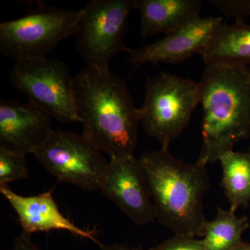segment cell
<instances>
[{
	"label": "cell",
	"mask_w": 250,
	"mask_h": 250,
	"mask_svg": "<svg viewBox=\"0 0 250 250\" xmlns=\"http://www.w3.org/2000/svg\"><path fill=\"white\" fill-rule=\"evenodd\" d=\"M206 64L250 65V25L223 24L200 52Z\"/></svg>",
	"instance_id": "obj_14"
},
{
	"label": "cell",
	"mask_w": 250,
	"mask_h": 250,
	"mask_svg": "<svg viewBox=\"0 0 250 250\" xmlns=\"http://www.w3.org/2000/svg\"><path fill=\"white\" fill-rule=\"evenodd\" d=\"M223 169L221 186L230 209L250 204V153L230 150L219 159Z\"/></svg>",
	"instance_id": "obj_15"
},
{
	"label": "cell",
	"mask_w": 250,
	"mask_h": 250,
	"mask_svg": "<svg viewBox=\"0 0 250 250\" xmlns=\"http://www.w3.org/2000/svg\"><path fill=\"white\" fill-rule=\"evenodd\" d=\"M150 250H206L202 240L175 236L153 247Z\"/></svg>",
	"instance_id": "obj_19"
},
{
	"label": "cell",
	"mask_w": 250,
	"mask_h": 250,
	"mask_svg": "<svg viewBox=\"0 0 250 250\" xmlns=\"http://www.w3.org/2000/svg\"><path fill=\"white\" fill-rule=\"evenodd\" d=\"M100 250H144L141 246L129 248L126 245L113 243V244L103 245Z\"/></svg>",
	"instance_id": "obj_21"
},
{
	"label": "cell",
	"mask_w": 250,
	"mask_h": 250,
	"mask_svg": "<svg viewBox=\"0 0 250 250\" xmlns=\"http://www.w3.org/2000/svg\"><path fill=\"white\" fill-rule=\"evenodd\" d=\"M11 250H41L31 239V235L22 231L14 238Z\"/></svg>",
	"instance_id": "obj_20"
},
{
	"label": "cell",
	"mask_w": 250,
	"mask_h": 250,
	"mask_svg": "<svg viewBox=\"0 0 250 250\" xmlns=\"http://www.w3.org/2000/svg\"><path fill=\"white\" fill-rule=\"evenodd\" d=\"M52 131L50 116L35 105L0 100V147L33 154Z\"/></svg>",
	"instance_id": "obj_11"
},
{
	"label": "cell",
	"mask_w": 250,
	"mask_h": 250,
	"mask_svg": "<svg viewBox=\"0 0 250 250\" xmlns=\"http://www.w3.org/2000/svg\"><path fill=\"white\" fill-rule=\"evenodd\" d=\"M249 152L250 153V149Z\"/></svg>",
	"instance_id": "obj_23"
},
{
	"label": "cell",
	"mask_w": 250,
	"mask_h": 250,
	"mask_svg": "<svg viewBox=\"0 0 250 250\" xmlns=\"http://www.w3.org/2000/svg\"><path fill=\"white\" fill-rule=\"evenodd\" d=\"M35 4L23 17L0 24V52L15 62L46 57L61 41L75 35L82 9Z\"/></svg>",
	"instance_id": "obj_5"
},
{
	"label": "cell",
	"mask_w": 250,
	"mask_h": 250,
	"mask_svg": "<svg viewBox=\"0 0 250 250\" xmlns=\"http://www.w3.org/2000/svg\"><path fill=\"white\" fill-rule=\"evenodd\" d=\"M10 83L29 103L61 123H77L73 77L64 62L47 57L16 62Z\"/></svg>",
	"instance_id": "obj_7"
},
{
	"label": "cell",
	"mask_w": 250,
	"mask_h": 250,
	"mask_svg": "<svg viewBox=\"0 0 250 250\" xmlns=\"http://www.w3.org/2000/svg\"><path fill=\"white\" fill-rule=\"evenodd\" d=\"M233 250H250V243H242Z\"/></svg>",
	"instance_id": "obj_22"
},
{
	"label": "cell",
	"mask_w": 250,
	"mask_h": 250,
	"mask_svg": "<svg viewBox=\"0 0 250 250\" xmlns=\"http://www.w3.org/2000/svg\"><path fill=\"white\" fill-rule=\"evenodd\" d=\"M201 7L200 0H134L143 38L173 32L200 17Z\"/></svg>",
	"instance_id": "obj_13"
},
{
	"label": "cell",
	"mask_w": 250,
	"mask_h": 250,
	"mask_svg": "<svg viewBox=\"0 0 250 250\" xmlns=\"http://www.w3.org/2000/svg\"><path fill=\"white\" fill-rule=\"evenodd\" d=\"M29 177L26 154L0 147V186Z\"/></svg>",
	"instance_id": "obj_17"
},
{
	"label": "cell",
	"mask_w": 250,
	"mask_h": 250,
	"mask_svg": "<svg viewBox=\"0 0 250 250\" xmlns=\"http://www.w3.org/2000/svg\"><path fill=\"white\" fill-rule=\"evenodd\" d=\"M36 160L59 182L83 190H100L108 162L82 134L53 130L33 153Z\"/></svg>",
	"instance_id": "obj_8"
},
{
	"label": "cell",
	"mask_w": 250,
	"mask_h": 250,
	"mask_svg": "<svg viewBox=\"0 0 250 250\" xmlns=\"http://www.w3.org/2000/svg\"><path fill=\"white\" fill-rule=\"evenodd\" d=\"M100 190L136 225L156 221L147 181L134 155L111 158Z\"/></svg>",
	"instance_id": "obj_9"
},
{
	"label": "cell",
	"mask_w": 250,
	"mask_h": 250,
	"mask_svg": "<svg viewBox=\"0 0 250 250\" xmlns=\"http://www.w3.org/2000/svg\"><path fill=\"white\" fill-rule=\"evenodd\" d=\"M200 102V83L161 72L147 80L140 125L150 137L169 147L187 127Z\"/></svg>",
	"instance_id": "obj_4"
},
{
	"label": "cell",
	"mask_w": 250,
	"mask_h": 250,
	"mask_svg": "<svg viewBox=\"0 0 250 250\" xmlns=\"http://www.w3.org/2000/svg\"><path fill=\"white\" fill-rule=\"evenodd\" d=\"M0 192L17 213L23 231L28 234L64 230L95 242L100 247L103 246L95 238V230L79 228L61 213L52 192L22 196L13 191L8 186H0Z\"/></svg>",
	"instance_id": "obj_12"
},
{
	"label": "cell",
	"mask_w": 250,
	"mask_h": 250,
	"mask_svg": "<svg viewBox=\"0 0 250 250\" xmlns=\"http://www.w3.org/2000/svg\"><path fill=\"white\" fill-rule=\"evenodd\" d=\"M250 224L248 218H238L236 211L218 208L215 219L207 221L202 239L206 250H233L242 243L241 237Z\"/></svg>",
	"instance_id": "obj_16"
},
{
	"label": "cell",
	"mask_w": 250,
	"mask_h": 250,
	"mask_svg": "<svg viewBox=\"0 0 250 250\" xmlns=\"http://www.w3.org/2000/svg\"><path fill=\"white\" fill-rule=\"evenodd\" d=\"M208 3L220 10L228 17H233L235 23H245L250 16V0H208Z\"/></svg>",
	"instance_id": "obj_18"
},
{
	"label": "cell",
	"mask_w": 250,
	"mask_h": 250,
	"mask_svg": "<svg viewBox=\"0 0 250 250\" xmlns=\"http://www.w3.org/2000/svg\"><path fill=\"white\" fill-rule=\"evenodd\" d=\"M223 23V18L200 16L154 43L130 49L127 52L130 62L136 67L147 62H183L195 54H200Z\"/></svg>",
	"instance_id": "obj_10"
},
{
	"label": "cell",
	"mask_w": 250,
	"mask_h": 250,
	"mask_svg": "<svg viewBox=\"0 0 250 250\" xmlns=\"http://www.w3.org/2000/svg\"><path fill=\"white\" fill-rule=\"evenodd\" d=\"M199 83L203 116L197 161L207 166L250 136V67L206 64Z\"/></svg>",
	"instance_id": "obj_3"
},
{
	"label": "cell",
	"mask_w": 250,
	"mask_h": 250,
	"mask_svg": "<svg viewBox=\"0 0 250 250\" xmlns=\"http://www.w3.org/2000/svg\"><path fill=\"white\" fill-rule=\"evenodd\" d=\"M140 165L150 193L156 219L175 236L202 237L207 223L203 198L209 188L206 166L184 164L169 147L143 153Z\"/></svg>",
	"instance_id": "obj_2"
},
{
	"label": "cell",
	"mask_w": 250,
	"mask_h": 250,
	"mask_svg": "<svg viewBox=\"0 0 250 250\" xmlns=\"http://www.w3.org/2000/svg\"><path fill=\"white\" fill-rule=\"evenodd\" d=\"M75 36L77 52L93 68H108L112 59L130 48L124 39L134 0H93L82 9Z\"/></svg>",
	"instance_id": "obj_6"
},
{
	"label": "cell",
	"mask_w": 250,
	"mask_h": 250,
	"mask_svg": "<svg viewBox=\"0 0 250 250\" xmlns=\"http://www.w3.org/2000/svg\"><path fill=\"white\" fill-rule=\"evenodd\" d=\"M82 136L111 158L134 155L139 120L126 82L110 70L85 67L73 77Z\"/></svg>",
	"instance_id": "obj_1"
}]
</instances>
